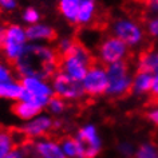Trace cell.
Returning a JSON list of instances; mask_svg holds the SVG:
<instances>
[{
	"label": "cell",
	"instance_id": "16",
	"mask_svg": "<svg viewBox=\"0 0 158 158\" xmlns=\"http://www.w3.org/2000/svg\"><path fill=\"white\" fill-rule=\"evenodd\" d=\"M22 95H23L22 83H16V82H14V81L6 82V83H0V98L20 101Z\"/></svg>",
	"mask_w": 158,
	"mask_h": 158
},
{
	"label": "cell",
	"instance_id": "31",
	"mask_svg": "<svg viewBox=\"0 0 158 158\" xmlns=\"http://www.w3.org/2000/svg\"><path fill=\"white\" fill-rule=\"evenodd\" d=\"M119 150L123 154H127V156H129V154L131 153V146H130V145H122L119 148Z\"/></svg>",
	"mask_w": 158,
	"mask_h": 158
},
{
	"label": "cell",
	"instance_id": "32",
	"mask_svg": "<svg viewBox=\"0 0 158 158\" xmlns=\"http://www.w3.org/2000/svg\"><path fill=\"white\" fill-rule=\"evenodd\" d=\"M2 36H3V31L0 30V46H2Z\"/></svg>",
	"mask_w": 158,
	"mask_h": 158
},
{
	"label": "cell",
	"instance_id": "11",
	"mask_svg": "<svg viewBox=\"0 0 158 158\" xmlns=\"http://www.w3.org/2000/svg\"><path fill=\"white\" fill-rule=\"evenodd\" d=\"M52 127V121L48 117H38L35 119L30 121L26 126H23L20 131L24 134L26 138H36V137H42L44 134L48 133V130Z\"/></svg>",
	"mask_w": 158,
	"mask_h": 158
},
{
	"label": "cell",
	"instance_id": "28",
	"mask_svg": "<svg viewBox=\"0 0 158 158\" xmlns=\"http://www.w3.org/2000/svg\"><path fill=\"white\" fill-rule=\"evenodd\" d=\"M0 6L6 10H12L16 6V2L15 0H0Z\"/></svg>",
	"mask_w": 158,
	"mask_h": 158
},
{
	"label": "cell",
	"instance_id": "19",
	"mask_svg": "<svg viewBox=\"0 0 158 158\" xmlns=\"http://www.w3.org/2000/svg\"><path fill=\"white\" fill-rule=\"evenodd\" d=\"M62 149L64 152L66 157H70V158H82V150H81V146H79L77 138H73V137H69V138H64L62 141Z\"/></svg>",
	"mask_w": 158,
	"mask_h": 158
},
{
	"label": "cell",
	"instance_id": "18",
	"mask_svg": "<svg viewBox=\"0 0 158 158\" xmlns=\"http://www.w3.org/2000/svg\"><path fill=\"white\" fill-rule=\"evenodd\" d=\"M15 149V135L7 130H0V158H6Z\"/></svg>",
	"mask_w": 158,
	"mask_h": 158
},
{
	"label": "cell",
	"instance_id": "4",
	"mask_svg": "<svg viewBox=\"0 0 158 158\" xmlns=\"http://www.w3.org/2000/svg\"><path fill=\"white\" fill-rule=\"evenodd\" d=\"M27 34L26 30H23L19 26H8L6 30H3L2 36V48L4 51L6 56L12 63L16 62V59L20 56L23 50L26 48Z\"/></svg>",
	"mask_w": 158,
	"mask_h": 158
},
{
	"label": "cell",
	"instance_id": "10",
	"mask_svg": "<svg viewBox=\"0 0 158 158\" xmlns=\"http://www.w3.org/2000/svg\"><path fill=\"white\" fill-rule=\"evenodd\" d=\"M34 150L39 158H67L60 143L54 139H40L34 146Z\"/></svg>",
	"mask_w": 158,
	"mask_h": 158
},
{
	"label": "cell",
	"instance_id": "12",
	"mask_svg": "<svg viewBox=\"0 0 158 158\" xmlns=\"http://www.w3.org/2000/svg\"><path fill=\"white\" fill-rule=\"evenodd\" d=\"M27 39L30 40H54L56 32L54 28L44 24H32L26 30Z\"/></svg>",
	"mask_w": 158,
	"mask_h": 158
},
{
	"label": "cell",
	"instance_id": "23",
	"mask_svg": "<svg viewBox=\"0 0 158 158\" xmlns=\"http://www.w3.org/2000/svg\"><path fill=\"white\" fill-rule=\"evenodd\" d=\"M23 19H24V22L30 23L31 26L36 24V22L39 20V14H38V11L34 8H27L24 11V14H23Z\"/></svg>",
	"mask_w": 158,
	"mask_h": 158
},
{
	"label": "cell",
	"instance_id": "22",
	"mask_svg": "<svg viewBox=\"0 0 158 158\" xmlns=\"http://www.w3.org/2000/svg\"><path fill=\"white\" fill-rule=\"evenodd\" d=\"M48 107L51 109V111L52 113H62L63 110L66 109V103H64V99H62V98L59 97H52L48 102Z\"/></svg>",
	"mask_w": 158,
	"mask_h": 158
},
{
	"label": "cell",
	"instance_id": "33",
	"mask_svg": "<svg viewBox=\"0 0 158 158\" xmlns=\"http://www.w3.org/2000/svg\"><path fill=\"white\" fill-rule=\"evenodd\" d=\"M81 3H86V2H94V0H79Z\"/></svg>",
	"mask_w": 158,
	"mask_h": 158
},
{
	"label": "cell",
	"instance_id": "5",
	"mask_svg": "<svg viewBox=\"0 0 158 158\" xmlns=\"http://www.w3.org/2000/svg\"><path fill=\"white\" fill-rule=\"evenodd\" d=\"M82 86H83L85 94H89V95H101V94L107 93V70L103 66L94 63L82 81Z\"/></svg>",
	"mask_w": 158,
	"mask_h": 158
},
{
	"label": "cell",
	"instance_id": "3",
	"mask_svg": "<svg viewBox=\"0 0 158 158\" xmlns=\"http://www.w3.org/2000/svg\"><path fill=\"white\" fill-rule=\"evenodd\" d=\"M109 89L107 94L113 97H123L131 91L133 78L129 74V64L125 60L107 66Z\"/></svg>",
	"mask_w": 158,
	"mask_h": 158
},
{
	"label": "cell",
	"instance_id": "15",
	"mask_svg": "<svg viewBox=\"0 0 158 158\" xmlns=\"http://www.w3.org/2000/svg\"><path fill=\"white\" fill-rule=\"evenodd\" d=\"M14 113L15 115H18L22 119H32L34 117H36L40 113L42 107L38 105H34L31 102H26V101H18L14 105Z\"/></svg>",
	"mask_w": 158,
	"mask_h": 158
},
{
	"label": "cell",
	"instance_id": "21",
	"mask_svg": "<svg viewBox=\"0 0 158 158\" xmlns=\"http://www.w3.org/2000/svg\"><path fill=\"white\" fill-rule=\"evenodd\" d=\"M135 158H158V152L154 146L145 143L137 150Z\"/></svg>",
	"mask_w": 158,
	"mask_h": 158
},
{
	"label": "cell",
	"instance_id": "27",
	"mask_svg": "<svg viewBox=\"0 0 158 158\" xmlns=\"http://www.w3.org/2000/svg\"><path fill=\"white\" fill-rule=\"evenodd\" d=\"M137 2L143 3L145 6H148L149 8H152L154 11H158V0H137Z\"/></svg>",
	"mask_w": 158,
	"mask_h": 158
},
{
	"label": "cell",
	"instance_id": "26",
	"mask_svg": "<svg viewBox=\"0 0 158 158\" xmlns=\"http://www.w3.org/2000/svg\"><path fill=\"white\" fill-rule=\"evenodd\" d=\"M148 31L152 36H158V18H154L148 23Z\"/></svg>",
	"mask_w": 158,
	"mask_h": 158
},
{
	"label": "cell",
	"instance_id": "25",
	"mask_svg": "<svg viewBox=\"0 0 158 158\" xmlns=\"http://www.w3.org/2000/svg\"><path fill=\"white\" fill-rule=\"evenodd\" d=\"M150 97H152L153 102H158V74H156L153 78V86H152V90H150Z\"/></svg>",
	"mask_w": 158,
	"mask_h": 158
},
{
	"label": "cell",
	"instance_id": "6",
	"mask_svg": "<svg viewBox=\"0 0 158 158\" xmlns=\"http://www.w3.org/2000/svg\"><path fill=\"white\" fill-rule=\"evenodd\" d=\"M52 91L55 97L62 99H78L85 94L82 82L75 81L69 75L58 71L52 78Z\"/></svg>",
	"mask_w": 158,
	"mask_h": 158
},
{
	"label": "cell",
	"instance_id": "17",
	"mask_svg": "<svg viewBox=\"0 0 158 158\" xmlns=\"http://www.w3.org/2000/svg\"><path fill=\"white\" fill-rule=\"evenodd\" d=\"M81 7L79 0H59V10L67 20L77 23L78 11Z\"/></svg>",
	"mask_w": 158,
	"mask_h": 158
},
{
	"label": "cell",
	"instance_id": "29",
	"mask_svg": "<svg viewBox=\"0 0 158 158\" xmlns=\"http://www.w3.org/2000/svg\"><path fill=\"white\" fill-rule=\"evenodd\" d=\"M6 158H26V157H24V153H23V150H20V149H14Z\"/></svg>",
	"mask_w": 158,
	"mask_h": 158
},
{
	"label": "cell",
	"instance_id": "14",
	"mask_svg": "<svg viewBox=\"0 0 158 158\" xmlns=\"http://www.w3.org/2000/svg\"><path fill=\"white\" fill-rule=\"evenodd\" d=\"M153 74L145 73V71H138L133 78V86H131V91L137 94H146L150 93L153 86Z\"/></svg>",
	"mask_w": 158,
	"mask_h": 158
},
{
	"label": "cell",
	"instance_id": "20",
	"mask_svg": "<svg viewBox=\"0 0 158 158\" xmlns=\"http://www.w3.org/2000/svg\"><path fill=\"white\" fill-rule=\"evenodd\" d=\"M94 12H95V4H94V2L81 3L78 16H77V23H79V24H87L89 22H91Z\"/></svg>",
	"mask_w": 158,
	"mask_h": 158
},
{
	"label": "cell",
	"instance_id": "8",
	"mask_svg": "<svg viewBox=\"0 0 158 158\" xmlns=\"http://www.w3.org/2000/svg\"><path fill=\"white\" fill-rule=\"evenodd\" d=\"M77 141L82 150V158H95L101 150V139L94 125L83 126L77 134Z\"/></svg>",
	"mask_w": 158,
	"mask_h": 158
},
{
	"label": "cell",
	"instance_id": "2",
	"mask_svg": "<svg viewBox=\"0 0 158 158\" xmlns=\"http://www.w3.org/2000/svg\"><path fill=\"white\" fill-rule=\"evenodd\" d=\"M20 83L23 86V95L20 101L31 102L43 109L46 105H48L50 99L54 97L52 87H50L46 83L44 79L35 77H23Z\"/></svg>",
	"mask_w": 158,
	"mask_h": 158
},
{
	"label": "cell",
	"instance_id": "24",
	"mask_svg": "<svg viewBox=\"0 0 158 158\" xmlns=\"http://www.w3.org/2000/svg\"><path fill=\"white\" fill-rule=\"evenodd\" d=\"M11 81H12L11 71L4 64L0 63V83H6V82H11Z\"/></svg>",
	"mask_w": 158,
	"mask_h": 158
},
{
	"label": "cell",
	"instance_id": "13",
	"mask_svg": "<svg viewBox=\"0 0 158 158\" xmlns=\"http://www.w3.org/2000/svg\"><path fill=\"white\" fill-rule=\"evenodd\" d=\"M138 71L158 74V51H145L138 59Z\"/></svg>",
	"mask_w": 158,
	"mask_h": 158
},
{
	"label": "cell",
	"instance_id": "1",
	"mask_svg": "<svg viewBox=\"0 0 158 158\" xmlns=\"http://www.w3.org/2000/svg\"><path fill=\"white\" fill-rule=\"evenodd\" d=\"M59 54L50 47L27 44L15 62V67L23 77L47 79L54 78V75L59 71Z\"/></svg>",
	"mask_w": 158,
	"mask_h": 158
},
{
	"label": "cell",
	"instance_id": "9",
	"mask_svg": "<svg viewBox=\"0 0 158 158\" xmlns=\"http://www.w3.org/2000/svg\"><path fill=\"white\" fill-rule=\"evenodd\" d=\"M114 36L122 40L127 46L138 44L143 38V31L137 23H134L127 19H119L115 22L113 27Z\"/></svg>",
	"mask_w": 158,
	"mask_h": 158
},
{
	"label": "cell",
	"instance_id": "7",
	"mask_svg": "<svg viewBox=\"0 0 158 158\" xmlns=\"http://www.w3.org/2000/svg\"><path fill=\"white\" fill-rule=\"evenodd\" d=\"M126 54H127V44H125L115 36L107 38L102 42V44L99 46V51H98L101 63L107 66L122 62Z\"/></svg>",
	"mask_w": 158,
	"mask_h": 158
},
{
	"label": "cell",
	"instance_id": "30",
	"mask_svg": "<svg viewBox=\"0 0 158 158\" xmlns=\"http://www.w3.org/2000/svg\"><path fill=\"white\" fill-rule=\"evenodd\" d=\"M148 117H149V119L153 122V123H156L158 125V109H154L152 110L149 114H148Z\"/></svg>",
	"mask_w": 158,
	"mask_h": 158
}]
</instances>
